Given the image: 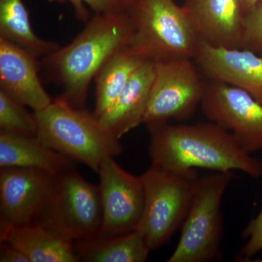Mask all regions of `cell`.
I'll return each mask as SVG.
<instances>
[{
	"label": "cell",
	"instance_id": "5b68a950",
	"mask_svg": "<svg viewBox=\"0 0 262 262\" xmlns=\"http://www.w3.org/2000/svg\"><path fill=\"white\" fill-rule=\"evenodd\" d=\"M144 208L136 230L151 251L168 243L185 220L198 182L195 169L177 173L151 167L141 177Z\"/></svg>",
	"mask_w": 262,
	"mask_h": 262
},
{
	"label": "cell",
	"instance_id": "9c48e42d",
	"mask_svg": "<svg viewBox=\"0 0 262 262\" xmlns=\"http://www.w3.org/2000/svg\"><path fill=\"white\" fill-rule=\"evenodd\" d=\"M201 106L207 118L231 133L245 151H262V104L251 95L208 80Z\"/></svg>",
	"mask_w": 262,
	"mask_h": 262
},
{
	"label": "cell",
	"instance_id": "ba28073f",
	"mask_svg": "<svg viewBox=\"0 0 262 262\" xmlns=\"http://www.w3.org/2000/svg\"><path fill=\"white\" fill-rule=\"evenodd\" d=\"M155 61V76L143 124L163 125L184 121L201 105L206 81L193 58H170Z\"/></svg>",
	"mask_w": 262,
	"mask_h": 262
},
{
	"label": "cell",
	"instance_id": "7a4b0ae2",
	"mask_svg": "<svg viewBox=\"0 0 262 262\" xmlns=\"http://www.w3.org/2000/svg\"><path fill=\"white\" fill-rule=\"evenodd\" d=\"M70 44L45 57L53 80L74 107L84 108L91 81L104 63L130 42L134 23L129 11L95 14Z\"/></svg>",
	"mask_w": 262,
	"mask_h": 262
},
{
	"label": "cell",
	"instance_id": "3957f363",
	"mask_svg": "<svg viewBox=\"0 0 262 262\" xmlns=\"http://www.w3.org/2000/svg\"><path fill=\"white\" fill-rule=\"evenodd\" d=\"M34 115L37 136L43 143L96 173L106 158L122 153L120 139L108 132L94 113L74 107L61 96Z\"/></svg>",
	"mask_w": 262,
	"mask_h": 262
},
{
	"label": "cell",
	"instance_id": "7c38bea8",
	"mask_svg": "<svg viewBox=\"0 0 262 262\" xmlns=\"http://www.w3.org/2000/svg\"><path fill=\"white\" fill-rule=\"evenodd\" d=\"M193 59L208 80L243 90L262 104V56L244 48L216 47L201 39Z\"/></svg>",
	"mask_w": 262,
	"mask_h": 262
},
{
	"label": "cell",
	"instance_id": "277c9868",
	"mask_svg": "<svg viewBox=\"0 0 262 262\" xmlns=\"http://www.w3.org/2000/svg\"><path fill=\"white\" fill-rule=\"evenodd\" d=\"M129 13L134 32L128 45L146 58H194L201 39L174 0H134Z\"/></svg>",
	"mask_w": 262,
	"mask_h": 262
},
{
	"label": "cell",
	"instance_id": "30bf717a",
	"mask_svg": "<svg viewBox=\"0 0 262 262\" xmlns=\"http://www.w3.org/2000/svg\"><path fill=\"white\" fill-rule=\"evenodd\" d=\"M100 166V198L102 225L100 234H123L136 230L144 208V189L140 177L127 173L114 160Z\"/></svg>",
	"mask_w": 262,
	"mask_h": 262
},
{
	"label": "cell",
	"instance_id": "cb8c5ba5",
	"mask_svg": "<svg viewBox=\"0 0 262 262\" xmlns=\"http://www.w3.org/2000/svg\"><path fill=\"white\" fill-rule=\"evenodd\" d=\"M243 237L248 239V242L239 251L237 259L248 261L262 251V207L257 216L251 220L244 229Z\"/></svg>",
	"mask_w": 262,
	"mask_h": 262
},
{
	"label": "cell",
	"instance_id": "d6986e66",
	"mask_svg": "<svg viewBox=\"0 0 262 262\" xmlns=\"http://www.w3.org/2000/svg\"><path fill=\"white\" fill-rule=\"evenodd\" d=\"M149 58L127 45L119 50L98 72L94 115L100 118L113 106L136 70Z\"/></svg>",
	"mask_w": 262,
	"mask_h": 262
},
{
	"label": "cell",
	"instance_id": "8fae6325",
	"mask_svg": "<svg viewBox=\"0 0 262 262\" xmlns=\"http://www.w3.org/2000/svg\"><path fill=\"white\" fill-rule=\"evenodd\" d=\"M56 175L20 168L0 170V223L34 222L46 206Z\"/></svg>",
	"mask_w": 262,
	"mask_h": 262
},
{
	"label": "cell",
	"instance_id": "2e32d148",
	"mask_svg": "<svg viewBox=\"0 0 262 262\" xmlns=\"http://www.w3.org/2000/svg\"><path fill=\"white\" fill-rule=\"evenodd\" d=\"M0 241L18 248L30 262H77L74 244L37 221L23 225L0 223Z\"/></svg>",
	"mask_w": 262,
	"mask_h": 262
},
{
	"label": "cell",
	"instance_id": "52a82bcc",
	"mask_svg": "<svg viewBox=\"0 0 262 262\" xmlns=\"http://www.w3.org/2000/svg\"><path fill=\"white\" fill-rule=\"evenodd\" d=\"M35 221L73 244L97 235L102 225L99 187L67 169L55 177L46 206Z\"/></svg>",
	"mask_w": 262,
	"mask_h": 262
},
{
	"label": "cell",
	"instance_id": "e0dca14e",
	"mask_svg": "<svg viewBox=\"0 0 262 262\" xmlns=\"http://www.w3.org/2000/svg\"><path fill=\"white\" fill-rule=\"evenodd\" d=\"M72 160L55 151L37 136L0 131V168L34 169L57 175L70 168Z\"/></svg>",
	"mask_w": 262,
	"mask_h": 262
},
{
	"label": "cell",
	"instance_id": "ac0fdd59",
	"mask_svg": "<svg viewBox=\"0 0 262 262\" xmlns=\"http://www.w3.org/2000/svg\"><path fill=\"white\" fill-rule=\"evenodd\" d=\"M80 261L86 262H144L151 250L137 230L123 234H98L74 243Z\"/></svg>",
	"mask_w": 262,
	"mask_h": 262
},
{
	"label": "cell",
	"instance_id": "484cf974",
	"mask_svg": "<svg viewBox=\"0 0 262 262\" xmlns=\"http://www.w3.org/2000/svg\"><path fill=\"white\" fill-rule=\"evenodd\" d=\"M260 0H241L245 13H248L255 6Z\"/></svg>",
	"mask_w": 262,
	"mask_h": 262
},
{
	"label": "cell",
	"instance_id": "5bb4252c",
	"mask_svg": "<svg viewBox=\"0 0 262 262\" xmlns=\"http://www.w3.org/2000/svg\"><path fill=\"white\" fill-rule=\"evenodd\" d=\"M0 90L34 112L53 101L39 78L37 56L1 37Z\"/></svg>",
	"mask_w": 262,
	"mask_h": 262
},
{
	"label": "cell",
	"instance_id": "7402d4cb",
	"mask_svg": "<svg viewBox=\"0 0 262 262\" xmlns=\"http://www.w3.org/2000/svg\"><path fill=\"white\" fill-rule=\"evenodd\" d=\"M51 3H70L73 8L75 15L81 21L87 22L90 14L87 7L94 12L95 14L124 13L129 11L134 0H48Z\"/></svg>",
	"mask_w": 262,
	"mask_h": 262
},
{
	"label": "cell",
	"instance_id": "603a6c76",
	"mask_svg": "<svg viewBox=\"0 0 262 262\" xmlns=\"http://www.w3.org/2000/svg\"><path fill=\"white\" fill-rule=\"evenodd\" d=\"M242 48L262 56V0L245 15Z\"/></svg>",
	"mask_w": 262,
	"mask_h": 262
},
{
	"label": "cell",
	"instance_id": "44dd1931",
	"mask_svg": "<svg viewBox=\"0 0 262 262\" xmlns=\"http://www.w3.org/2000/svg\"><path fill=\"white\" fill-rule=\"evenodd\" d=\"M25 105L0 90V127L1 130L25 136H37L35 115Z\"/></svg>",
	"mask_w": 262,
	"mask_h": 262
},
{
	"label": "cell",
	"instance_id": "d4e9b609",
	"mask_svg": "<svg viewBox=\"0 0 262 262\" xmlns=\"http://www.w3.org/2000/svg\"><path fill=\"white\" fill-rule=\"evenodd\" d=\"M0 261L30 262L28 256L18 248L8 243H0Z\"/></svg>",
	"mask_w": 262,
	"mask_h": 262
},
{
	"label": "cell",
	"instance_id": "4316f807",
	"mask_svg": "<svg viewBox=\"0 0 262 262\" xmlns=\"http://www.w3.org/2000/svg\"><path fill=\"white\" fill-rule=\"evenodd\" d=\"M255 262H262V258L261 259H258V260H255V261H253Z\"/></svg>",
	"mask_w": 262,
	"mask_h": 262
},
{
	"label": "cell",
	"instance_id": "4fadbf2b",
	"mask_svg": "<svg viewBox=\"0 0 262 262\" xmlns=\"http://www.w3.org/2000/svg\"><path fill=\"white\" fill-rule=\"evenodd\" d=\"M182 7L202 40L242 48L246 13L241 0H185Z\"/></svg>",
	"mask_w": 262,
	"mask_h": 262
},
{
	"label": "cell",
	"instance_id": "9a60e30c",
	"mask_svg": "<svg viewBox=\"0 0 262 262\" xmlns=\"http://www.w3.org/2000/svg\"><path fill=\"white\" fill-rule=\"evenodd\" d=\"M155 76V61L146 60L136 71L116 101L98 118L118 139L143 124Z\"/></svg>",
	"mask_w": 262,
	"mask_h": 262
},
{
	"label": "cell",
	"instance_id": "ffe728a7",
	"mask_svg": "<svg viewBox=\"0 0 262 262\" xmlns=\"http://www.w3.org/2000/svg\"><path fill=\"white\" fill-rule=\"evenodd\" d=\"M0 37L37 57L47 56L60 48L58 43L41 39L34 33L23 0H0Z\"/></svg>",
	"mask_w": 262,
	"mask_h": 262
},
{
	"label": "cell",
	"instance_id": "8992f818",
	"mask_svg": "<svg viewBox=\"0 0 262 262\" xmlns=\"http://www.w3.org/2000/svg\"><path fill=\"white\" fill-rule=\"evenodd\" d=\"M233 178L232 172H215L198 179L180 238L168 262H208L222 258L221 204Z\"/></svg>",
	"mask_w": 262,
	"mask_h": 262
},
{
	"label": "cell",
	"instance_id": "6da1fadb",
	"mask_svg": "<svg viewBox=\"0 0 262 262\" xmlns=\"http://www.w3.org/2000/svg\"><path fill=\"white\" fill-rule=\"evenodd\" d=\"M147 127L152 166L177 173L194 168L241 170L253 179L262 177L261 160L245 151L231 133L215 122Z\"/></svg>",
	"mask_w": 262,
	"mask_h": 262
}]
</instances>
